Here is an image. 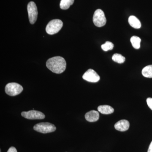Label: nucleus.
<instances>
[{
  "instance_id": "1",
  "label": "nucleus",
  "mask_w": 152,
  "mask_h": 152,
  "mask_svg": "<svg viewBox=\"0 0 152 152\" xmlns=\"http://www.w3.org/2000/svg\"><path fill=\"white\" fill-rule=\"evenodd\" d=\"M46 66L48 69L53 72L61 74L65 70L66 63L63 57H54L47 61Z\"/></svg>"
},
{
  "instance_id": "2",
  "label": "nucleus",
  "mask_w": 152,
  "mask_h": 152,
  "mask_svg": "<svg viewBox=\"0 0 152 152\" xmlns=\"http://www.w3.org/2000/svg\"><path fill=\"white\" fill-rule=\"evenodd\" d=\"M63 23L59 19L52 20L47 25L46 31L50 35H53L57 34L62 28Z\"/></svg>"
},
{
  "instance_id": "3",
  "label": "nucleus",
  "mask_w": 152,
  "mask_h": 152,
  "mask_svg": "<svg viewBox=\"0 0 152 152\" xmlns=\"http://www.w3.org/2000/svg\"><path fill=\"white\" fill-rule=\"evenodd\" d=\"M34 129L39 132L47 134L55 132L56 128L53 124L50 123H40L36 124L34 126Z\"/></svg>"
},
{
  "instance_id": "4",
  "label": "nucleus",
  "mask_w": 152,
  "mask_h": 152,
  "mask_svg": "<svg viewBox=\"0 0 152 152\" xmlns=\"http://www.w3.org/2000/svg\"><path fill=\"white\" fill-rule=\"evenodd\" d=\"M23 89V87L17 83H11L6 85L5 91L7 94L13 96L20 94Z\"/></svg>"
},
{
  "instance_id": "5",
  "label": "nucleus",
  "mask_w": 152,
  "mask_h": 152,
  "mask_svg": "<svg viewBox=\"0 0 152 152\" xmlns=\"http://www.w3.org/2000/svg\"><path fill=\"white\" fill-rule=\"evenodd\" d=\"M93 20L94 24L98 27L103 26L107 22L104 13L101 9H98L95 11L93 16Z\"/></svg>"
},
{
  "instance_id": "6",
  "label": "nucleus",
  "mask_w": 152,
  "mask_h": 152,
  "mask_svg": "<svg viewBox=\"0 0 152 152\" xmlns=\"http://www.w3.org/2000/svg\"><path fill=\"white\" fill-rule=\"evenodd\" d=\"M27 10L30 23L34 24L37 21L38 17L37 8L35 3L33 1L30 2L28 4Z\"/></svg>"
},
{
  "instance_id": "7",
  "label": "nucleus",
  "mask_w": 152,
  "mask_h": 152,
  "mask_svg": "<svg viewBox=\"0 0 152 152\" xmlns=\"http://www.w3.org/2000/svg\"><path fill=\"white\" fill-rule=\"evenodd\" d=\"M21 115L28 119H43L45 117V114L37 110H30L28 112H23Z\"/></svg>"
},
{
  "instance_id": "8",
  "label": "nucleus",
  "mask_w": 152,
  "mask_h": 152,
  "mask_svg": "<svg viewBox=\"0 0 152 152\" xmlns=\"http://www.w3.org/2000/svg\"><path fill=\"white\" fill-rule=\"evenodd\" d=\"M83 78L85 80L91 83H97L100 79V76L92 69L87 70L84 74Z\"/></svg>"
},
{
  "instance_id": "9",
  "label": "nucleus",
  "mask_w": 152,
  "mask_h": 152,
  "mask_svg": "<svg viewBox=\"0 0 152 152\" xmlns=\"http://www.w3.org/2000/svg\"><path fill=\"white\" fill-rule=\"evenodd\" d=\"M130 124L126 120H122L116 123L115 125V128L117 130L121 132H125L128 130L129 128Z\"/></svg>"
},
{
  "instance_id": "10",
  "label": "nucleus",
  "mask_w": 152,
  "mask_h": 152,
  "mask_svg": "<svg viewBox=\"0 0 152 152\" xmlns=\"http://www.w3.org/2000/svg\"><path fill=\"white\" fill-rule=\"evenodd\" d=\"M86 119L90 122L96 121L99 118V112L95 110H91L88 112L85 115Z\"/></svg>"
},
{
  "instance_id": "11",
  "label": "nucleus",
  "mask_w": 152,
  "mask_h": 152,
  "mask_svg": "<svg viewBox=\"0 0 152 152\" xmlns=\"http://www.w3.org/2000/svg\"><path fill=\"white\" fill-rule=\"evenodd\" d=\"M128 21L131 26L134 28L139 29L141 27V23L140 20L134 16L132 15L129 17Z\"/></svg>"
},
{
  "instance_id": "12",
  "label": "nucleus",
  "mask_w": 152,
  "mask_h": 152,
  "mask_svg": "<svg viewBox=\"0 0 152 152\" xmlns=\"http://www.w3.org/2000/svg\"><path fill=\"white\" fill-rule=\"evenodd\" d=\"M98 110L100 113L104 115H109L113 113L114 112V109L111 106L104 105L99 106Z\"/></svg>"
},
{
  "instance_id": "13",
  "label": "nucleus",
  "mask_w": 152,
  "mask_h": 152,
  "mask_svg": "<svg viewBox=\"0 0 152 152\" xmlns=\"http://www.w3.org/2000/svg\"><path fill=\"white\" fill-rule=\"evenodd\" d=\"M74 1L75 0H61L60 4V8L63 10H68L74 4Z\"/></svg>"
},
{
  "instance_id": "14",
  "label": "nucleus",
  "mask_w": 152,
  "mask_h": 152,
  "mask_svg": "<svg viewBox=\"0 0 152 152\" xmlns=\"http://www.w3.org/2000/svg\"><path fill=\"white\" fill-rule=\"evenodd\" d=\"M130 41L132 45L134 48L139 49L140 47V43L141 39L140 38L137 36H133L131 38Z\"/></svg>"
},
{
  "instance_id": "15",
  "label": "nucleus",
  "mask_w": 152,
  "mask_h": 152,
  "mask_svg": "<svg viewBox=\"0 0 152 152\" xmlns=\"http://www.w3.org/2000/svg\"><path fill=\"white\" fill-rule=\"evenodd\" d=\"M142 75L147 78H152V65L147 66L143 69Z\"/></svg>"
},
{
  "instance_id": "16",
  "label": "nucleus",
  "mask_w": 152,
  "mask_h": 152,
  "mask_svg": "<svg viewBox=\"0 0 152 152\" xmlns=\"http://www.w3.org/2000/svg\"><path fill=\"white\" fill-rule=\"evenodd\" d=\"M112 59L114 61L118 63V64H123L125 61L126 58L121 55L120 54L115 53L113 55V57H112Z\"/></svg>"
},
{
  "instance_id": "17",
  "label": "nucleus",
  "mask_w": 152,
  "mask_h": 152,
  "mask_svg": "<svg viewBox=\"0 0 152 152\" xmlns=\"http://www.w3.org/2000/svg\"><path fill=\"white\" fill-rule=\"evenodd\" d=\"M114 45L111 42L107 41L104 44H103L101 46L102 49L104 51H107L110 50H112L113 49Z\"/></svg>"
},
{
  "instance_id": "18",
  "label": "nucleus",
  "mask_w": 152,
  "mask_h": 152,
  "mask_svg": "<svg viewBox=\"0 0 152 152\" xmlns=\"http://www.w3.org/2000/svg\"><path fill=\"white\" fill-rule=\"evenodd\" d=\"M147 103L148 105L152 110V98H148L147 99Z\"/></svg>"
},
{
  "instance_id": "19",
  "label": "nucleus",
  "mask_w": 152,
  "mask_h": 152,
  "mask_svg": "<svg viewBox=\"0 0 152 152\" xmlns=\"http://www.w3.org/2000/svg\"><path fill=\"white\" fill-rule=\"evenodd\" d=\"M7 152H18L16 149L14 147H11L9 149Z\"/></svg>"
},
{
  "instance_id": "20",
  "label": "nucleus",
  "mask_w": 152,
  "mask_h": 152,
  "mask_svg": "<svg viewBox=\"0 0 152 152\" xmlns=\"http://www.w3.org/2000/svg\"><path fill=\"white\" fill-rule=\"evenodd\" d=\"M148 152H152V141L151 143V144H150L148 149Z\"/></svg>"
}]
</instances>
